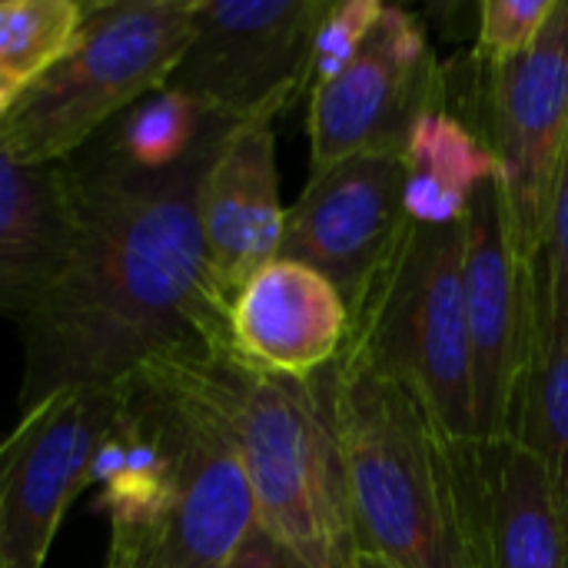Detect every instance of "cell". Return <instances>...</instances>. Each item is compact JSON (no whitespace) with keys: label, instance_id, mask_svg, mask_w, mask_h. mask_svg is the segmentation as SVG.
<instances>
[{"label":"cell","instance_id":"obj_1","mask_svg":"<svg viewBox=\"0 0 568 568\" xmlns=\"http://www.w3.org/2000/svg\"><path fill=\"white\" fill-rule=\"evenodd\" d=\"M233 120L150 173L103 146L70 156L77 240L60 280L20 320L23 409L67 389H113L173 359L233 353L200 220L206 166Z\"/></svg>","mask_w":568,"mask_h":568},{"label":"cell","instance_id":"obj_2","mask_svg":"<svg viewBox=\"0 0 568 568\" xmlns=\"http://www.w3.org/2000/svg\"><path fill=\"white\" fill-rule=\"evenodd\" d=\"M356 556L393 568H476L456 446L413 393L353 346L326 366Z\"/></svg>","mask_w":568,"mask_h":568},{"label":"cell","instance_id":"obj_3","mask_svg":"<svg viewBox=\"0 0 568 568\" xmlns=\"http://www.w3.org/2000/svg\"><path fill=\"white\" fill-rule=\"evenodd\" d=\"M230 356L156 363L126 379L163 429L173 469L153 516L110 526L103 568H230L253 536L256 506L223 399Z\"/></svg>","mask_w":568,"mask_h":568},{"label":"cell","instance_id":"obj_4","mask_svg":"<svg viewBox=\"0 0 568 568\" xmlns=\"http://www.w3.org/2000/svg\"><path fill=\"white\" fill-rule=\"evenodd\" d=\"M223 399L250 479L256 526L280 549L283 568L356 566L326 369L290 379L230 356Z\"/></svg>","mask_w":568,"mask_h":568},{"label":"cell","instance_id":"obj_5","mask_svg":"<svg viewBox=\"0 0 568 568\" xmlns=\"http://www.w3.org/2000/svg\"><path fill=\"white\" fill-rule=\"evenodd\" d=\"M196 33V0L87 7L70 50L0 110V150L47 166L77 156L136 100L163 90Z\"/></svg>","mask_w":568,"mask_h":568},{"label":"cell","instance_id":"obj_6","mask_svg":"<svg viewBox=\"0 0 568 568\" xmlns=\"http://www.w3.org/2000/svg\"><path fill=\"white\" fill-rule=\"evenodd\" d=\"M463 256L466 223H409L346 339L379 376L413 393L453 446L476 443Z\"/></svg>","mask_w":568,"mask_h":568},{"label":"cell","instance_id":"obj_7","mask_svg":"<svg viewBox=\"0 0 568 568\" xmlns=\"http://www.w3.org/2000/svg\"><path fill=\"white\" fill-rule=\"evenodd\" d=\"M329 0H196V33L173 90L223 120L280 113L313 80V40Z\"/></svg>","mask_w":568,"mask_h":568},{"label":"cell","instance_id":"obj_8","mask_svg":"<svg viewBox=\"0 0 568 568\" xmlns=\"http://www.w3.org/2000/svg\"><path fill=\"white\" fill-rule=\"evenodd\" d=\"M486 67V143L499 163L506 226L516 256L536 266L549 200L568 143V0H556L539 40Z\"/></svg>","mask_w":568,"mask_h":568},{"label":"cell","instance_id":"obj_9","mask_svg":"<svg viewBox=\"0 0 568 568\" xmlns=\"http://www.w3.org/2000/svg\"><path fill=\"white\" fill-rule=\"evenodd\" d=\"M443 87L423 20L386 3L346 70L310 93L313 170L349 156L403 160L416 120L443 100Z\"/></svg>","mask_w":568,"mask_h":568},{"label":"cell","instance_id":"obj_10","mask_svg":"<svg viewBox=\"0 0 568 568\" xmlns=\"http://www.w3.org/2000/svg\"><path fill=\"white\" fill-rule=\"evenodd\" d=\"M120 393L67 389L23 409L0 436V568H43L50 542L100 443L113 433Z\"/></svg>","mask_w":568,"mask_h":568},{"label":"cell","instance_id":"obj_11","mask_svg":"<svg viewBox=\"0 0 568 568\" xmlns=\"http://www.w3.org/2000/svg\"><path fill=\"white\" fill-rule=\"evenodd\" d=\"M463 300L473 359L476 443L506 439L516 429L526 366L536 339V266H526L509 240L499 180L483 183L466 216Z\"/></svg>","mask_w":568,"mask_h":568},{"label":"cell","instance_id":"obj_12","mask_svg":"<svg viewBox=\"0 0 568 568\" xmlns=\"http://www.w3.org/2000/svg\"><path fill=\"white\" fill-rule=\"evenodd\" d=\"M403 186V160L349 156L313 170L303 196L286 210L280 256L329 280L349 320L359 313L409 230Z\"/></svg>","mask_w":568,"mask_h":568},{"label":"cell","instance_id":"obj_13","mask_svg":"<svg viewBox=\"0 0 568 568\" xmlns=\"http://www.w3.org/2000/svg\"><path fill=\"white\" fill-rule=\"evenodd\" d=\"M276 113L230 123L200 190V220L210 273L233 306L253 273L280 256L286 210L276 176Z\"/></svg>","mask_w":568,"mask_h":568},{"label":"cell","instance_id":"obj_14","mask_svg":"<svg viewBox=\"0 0 568 568\" xmlns=\"http://www.w3.org/2000/svg\"><path fill=\"white\" fill-rule=\"evenodd\" d=\"M476 568H568L546 473L513 436L456 446Z\"/></svg>","mask_w":568,"mask_h":568},{"label":"cell","instance_id":"obj_15","mask_svg":"<svg viewBox=\"0 0 568 568\" xmlns=\"http://www.w3.org/2000/svg\"><path fill=\"white\" fill-rule=\"evenodd\" d=\"M349 339V310L316 270L276 256L246 280L230 306V346L246 366L310 379Z\"/></svg>","mask_w":568,"mask_h":568},{"label":"cell","instance_id":"obj_16","mask_svg":"<svg viewBox=\"0 0 568 568\" xmlns=\"http://www.w3.org/2000/svg\"><path fill=\"white\" fill-rule=\"evenodd\" d=\"M77 240L67 163L30 166L0 150V313L23 320L60 280Z\"/></svg>","mask_w":568,"mask_h":568},{"label":"cell","instance_id":"obj_17","mask_svg":"<svg viewBox=\"0 0 568 568\" xmlns=\"http://www.w3.org/2000/svg\"><path fill=\"white\" fill-rule=\"evenodd\" d=\"M403 166V206L416 226L466 223L476 190L499 180V163L486 136L459 113L446 110L443 100L416 120Z\"/></svg>","mask_w":568,"mask_h":568},{"label":"cell","instance_id":"obj_18","mask_svg":"<svg viewBox=\"0 0 568 568\" xmlns=\"http://www.w3.org/2000/svg\"><path fill=\"white\" fill-rule=\"evenodd\" d=\"M536 290V339L523 379L513 439H519L542 466L556 513L568 536V320L549 313L539 273Z\"/></svg>","mask_w":568,"mask_h":568},{"label":"cell","instance_id":"obj_19","mask_svg":"<svg viewBox=\"0 0 568 568\" xmlns=\"http://www.w3.org/2000/svg\"><path fill=\"white\" fill-rule=\"evenodd\" d=\"M213 116L216 113H206L186 93L163 87L106 123L100 146L136 170L160 173L176 166L200 143Z\"/></svg>","mask_w":568,"mask_h":568},{"label":"cell","instance_id":"obj_20","mask_svg":"<svg viewBox=\"0 0 568 568\" xmlns=\"http://www.w3.org/2000/svg\"><path fill=\"white\" fill-rule=\"evenodd\" d=\"M83 20L87 7L73 0H0L3 106L70 50Z\"/></svg>","mask_w":568,"mask_h":568},{"label":"cell","instance_id":"obj_21","mask_svg":"<svg viewBox=\"0 0 568 568\" xmlns=\"http://www.w3.org/2000/svg\"><path fill=\"white\" fill-rule=\"evenodd\" d=\"M379 0H339L326 7L320 27H316V40H313V80L310 87L329 83L336 73L346 70V63L356 57V50L366 43L369 30L376 27V20L383 17Z\"/></svg>","mask_w":568,"mask_h":568},{"label":"cell","instance_id":"obj_22","mask_svg":"<svg viewBox=\"0 0 568 568\" xmlns=\"http://www.w3.org/2000/svg\"><path fill=\"white\" fill-rule=\"evenodd\" d=\"M552 7L556 0H486L479 7V63H503L526 53L539 40Z\"/></svg>","mask_w":568,"mask_h":568},{"label":"cell","instance_id":"obj_23","mask_svg":"<svg viewBox=\"0 0 568 568\" xmlns=\"http://www.w3.org/2000/svg\"><path fill=\"white\" fill-rule=\"evenodd\" d=\"M542 300L552 316L568 320V143L556 173L552 200H549V223H546V243L542 256L536 263Z\"/></svg>","mask_w":568,"mask_h":568},{"label":"cell","instance_id":"obj_24","mask_svg":"<svg viewBox=\"0 0 568 568\" xmlns=\"http://www.w3.org/2000/svg\"><path fill=\"white\" fill-rule=\"evenodd\" d=\"M353 568H393V566H386V562H379V559H369V556H356V566Z\"/></svg>","mask_w":568,"mask_h":568},{"label":"cell","instance_id":"obj_25","mask_svg":"<svg viewBox=\"0 0 568 568\" xmlns=\"http://www.w3.org/2000/svg\"><path fill=\"white\" fill-rule=\"evenodd\" d=\"M0 110H3V97H0Z\"/></svg>","mask_w":568,"mask_h":568}]
</instances>
